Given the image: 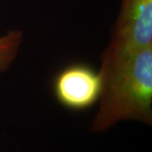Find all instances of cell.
<instances>
[{
	"label": "cell",
	"mask_w": 152,
	"mask_h": 152,
	"mask_svg": "<svg viewBox=\"0 0 152 152\" xmlns=\"http://www.w3.org/2000/svg\"><path fill=\"white\" fill-rule=\"evenodd\" d=\"M103 88L101 72L86 63H72L53 78V92L57 102L71 111H85L99 102Z\"/></svg>",
	"instance_id": "cell-3"
},
{
	"label": "cell",
	"mask_w": 152,
	"mask_h": 152,
	"mask_svg": "<svg viewBox=\"0 0 152 152\" xmlns=\"http://www.w3.org/2000/svg\"><path fill=\"white\" fill-rule=\"evenodd\" d=\"M103 88L90 131L98 134L123 121L152 124V46L120 57L102 55Z\"/></svg>",
	"instance_id": "cell-1"
},
{
	"label": "cell",
	"mask_w": 152,
	"mask_h": 152,
	"mask_svg": "<svg viewBox=\"0 0 152 152\" xmlns=\"http://www.w3.org/2000/svg\"><path fill=\"white\" fill-rule=\"evenodd\" d=\"M23 41V33L10 31L0 37V73L7 71L16 58Z\"/></svg>",
	"instance_id": "cell-4"
},
{
	"label": "cell",
	"mask_w": 152,
	"mask_h": 152,
	"mask_svg": "<svg viewBox=\"0 0 152 152\" xmlns=\"http://www.w3.org/2000/svg\"><path fill=\"white\" fill-rule=\"evenodd\" d=\"M152 46V0H122L108 48L103 55L120 57Z\"/></svg>",
	"instance_id": "cell-2"
}]
</instances>
